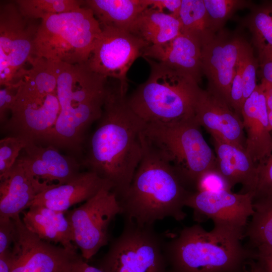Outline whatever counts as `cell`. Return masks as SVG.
<instances>
[{"label": "cell", "mask_w": 272, "mask_h": 272, "mask_svg": "<svg viewBox=\"0 0 272 272\" xmlns=\"http://www.w3.org/2000/svg\"><path fill=\"white\" fill-rule=\"evenodd\" d=\"M145 126L128 105L119 82L108 83L102 115L81 164L109 182L118 200L127 190L142 159Z\"/></svg>", "instance_id": "6da1fadb"}, {"label": "cell", "mask_w": 272, "mask_h": 272, "mask_svg": "<svg viewBox=\"0 0 272 272\" xmlns=\"http://www.w3.org/2000/svg\"><path fill=\"white\" fill-rule=\"evenodd\" d=\"M54 62L60 111L46 144L78 155L83 150L88 129L102 115L108 78L86 63Z\"/></svg>", "instance_id": "7a4b0ae2"}, {"label": "cell", "mask_w": 272, "mask_h": 272, "mask_svg": "<svg viewBox=\"0 0 272 272\" xmlns=\"http://www.w3.org/2000/svg\"><path fill=\"white\" fill-rule=\"evenodd\" d=\"M143 154L131 183L119 199L124 220L154 225L165 218L183 220L185 201L190 193L173 166L142 135Z\"/></svg>", "instance_id": "3957f363"}, {"label": "cell", "mask_w": 272, "mask_h": 272, "mask_svg": "<svg viewBox=\"0 0 272 272\" xmlns=\"http://www.w3.org/2000/svg\"><path fill=\"white\" fill-rule=\"evenodd\" d=\"M244 233L198 223L184 227L164 245L167 272H245L254 251L241 240Z\"/></svg>", "instance_id": "277c9868"}, {"label": "cell", "mask_w": 272, "mask_h": 272, "mask_svg": "<svg viewBox=\"0 0 272 272\" xmlns=\"http://www.w3.org/2000/svg\"><path fill=\"white\" fill-rule=\"evenodd\" d=\"M30 64L18 83L11 115L4 127L10 135L46 143L60 111L57 76L54 63L47 59L36 57Z\"/></svg>", "instance_id": "5b68a950"}, {"label": "cell", "mask_w": 272, "mask_h": 272, "mask_svg": "<svg viewBox=\"0 0 272 272\" xmlns=\"http://www.w3.org/2000/svg\"><path fill=\"white\" fill-rule=\"evenodd\" d=\"M148 79L127 97V104L146 124H166L193 117L202 90L192 78L151 58Z\"/></svg>", "instance_id": "8992f818"}, {"label": "cell", "mask_w": 272, "mask_h": 272, "mask_svg": "<svg viewBox=\"0 0 272 272\" xmlns=\"http://www.w3.org/2000/svg\"><path fill=\"white\" fill-rule=\"evenodd\" d=\"M194 116L176 122L146 124L143 134L173 166L184 186L195 191L205 172L216 169L215 154Z\"/></svg>", "instance_id": "52a82bcc"}, {"label": "cell", "mask_w": 272, "mask_h": 272, "mask_svg": "<svg viewBox=\"0 0 272 272\" xmlns=\"http://www.w3.org/2000/svg\"><path fill=\"white\" fill-rule=\"evenodd\" d=\"M102 33L93 12L83 6L41 20L34 40V56L55 62L86 63Z\"/></svg>", "instance_id": "ba28073f"}, {"label": "cell", "mask_w": 272, "mask_h": 272, "mask_svg": "<svg viewBox=\"0 0 272 272\" xmlns=\"http://www.w3.org/2000/svg\"><path fill=\"white\" fill-rule=\"evenodd\" d=\"M165 242L153 225L124 220L121 234L97 266L104 272H167Z\"/></svg>", "instance_id": "9c48e42d"}, {"label": "cell", "mask_w": 272, "mask_h": 272, "mask_svg": "<svg viewBox=\"0 0 272 272\" xmlns=\"http://www.w3.org/2000/svg\"><path fill=\"white\" fill-rule=\"evenodd\" d=\"M39 23L25 17L15 1L0 3V86L17 84L34 57Z\"/></svg>", "instance_id": "30bf717a"}, {"label": "cell", "mask_w": 272, "mask_h": 272, "mask_svg": "<svg viewBox=\"0 0 272 272\" xmlns=\"http://www.w3.org/2000/svg\"><path fill=\"white\" fill-rule=\"evenodd\" d=\"M122 208L108 184L85 202L67 212L73 242L85 259H91L109 241L108 228Z\"/></svg>", "instance_id": "8fae6325"}, {"label": "cell", "mask_w": 272, "mask_h": 272, "mask_svg": "<svg viewBox=\"0 0 272 272\" xmlns=\"http://www.w3.org/2000/svg\"><path fill=\"white\" fill-rule=\"evenodd\" d=\"M101 28V34L86 63L93 71L118 81L122 91L126 94L127 73L150 45L130 32L113 27Z\"/></svg>", "instance_id": "7c38bea8"}, {"label": "cell", "mask_w": 272, "mask_h": 272, "mask_svg": "<svg viewBox=\"0 0 272 272\" xmlns=\"http://www.w3.org/2000/svg\"><path fill=\"white\" fill-rule=\"evenodd\" d=\"M253 195L226 190L190 192L184 205L193 210V219L199 224L212 220L214 226L244 233L254 213Z\"/></svg>", "instance_id": "4fadbf2b"}, {"label": "cell", "mask_w": 272, "mask_h": 272, "mask_svg": "<svg viewBox=\"0 0 272 272\" xmlns=\"http://www.w3.org/2000/svg\"><path fill=\"white\" fill-rule=\"evenodd\" d=\"M15 238L12 272H66L80 254L40 239L25 226L20 216L14 218Z\"/></svg>", "instance_id": "5bb4252c"}, {"label": "cell", "mask_w": 272, "mask_h": 272, "mask_svg": "<svg viewBox=\"0 0 272 272\" xmlns=\"http://www.w3.org/2000/svg\"><path fill=\"white\" fill-rule=\"evenodd\" d=\"M243 39L238 33L223 28L201 48L203 74L208 80V87L228 104Z\"/></svg>", "instance_id": "9a60e30c"}, {"label": "cell", "mask_w": 272, "mask_h": 272, "mask_svg": "<svg viewBox=\"0 0 272 272\" xmlns=\"http://www.w3.org/2000/svg\"><path fill=\"white\" fill-rule=\"evenodd\" d=\"M194 118L211 135L245 149L246 137L242 119L219 94L207 87L197 100Z\"/></svg>", "instance_id": "2e32d148"}, {"label": "cell", "mask_w": 272, "mask_h": 272, "mask_svg": "<svg viewBox=\"0 0 272 272\" xmlns=\"http://www.w3.org/2000/svg\"><path fill=\"white\" fill-rule=\"evenodd\" d=\"M59 150L51 145L43 146L30 140L17 161L34 178L62 184L80 173L81 164L74 156L64 155Z\"/></svg>", "instance_id": "e0dca14e"}, {"label": "cell", "mask_w": 272, "mask_h": 272, "mask_svg": "<svg viewBox=\"0 0 272 272\" xmlns=\"http://www.w3.org/2000/svg\"><path fill=\"white\" fill-rule=\"evenodd\" d=\"M241 117L246 132V152L257 164L272 154V134L269 129L264 86L262 82L257 85L244 102Z\"/></svg>", "instance_id": "ac0fdd59"}, {"label": "cell", "mask_w": 272, "mask_h": 272, "mask_svg": "<svg viewBox=\"0 0 272 272\" xmlns=\"http://www.w3.org/2000/svg\"><path fill=\"white\" fill-rule=\"evenodd\" d=\"M201 48L195 39L181 33L165 43L149 45L142 57L162 63L199 83L203 76Z\"/></svg>", "instance_id": "d6986e66"}, {"label": "cell", "mask_w": 272, "mask_h": 272, "mask_svg": "<svg viewBox=\"0 0 272 272\" xmlns=\"http://www.w3.org/2000/svg\"><path fill=\"white\" fill-rule=\"evenodd\" d=\"M211 137L216 158V169L232 188L239 183L242 185L240 193L254 195L258 182L257 164L245 149L217 136Z\"/></svg>", "instance_id": "ffe728a7"}, {"label": "cell", "mask_w": 272, "mask_h": 272, "mask_svg": "<svg viewBox=\"0 0 272 272\" xmlns=\"http://www.w3.org/2000/svg\"><path fill=\"white\" fill-rule=\"evenodd\" d=\"M108 184L111 185L93 171L80 172L67 183L53 184L39 193L30 207L42 206L64 213L73 206L89 199Z\"/></svg>", "instance_id": "44dd1931"}, {"label": "cell", "mask_w": 272, "mask_h": 272, "mask_svg": "<svg viewBox=\"0 0 272 272\" xmlns=\"http://www.w3.org/2000/svg\"><path fill=\"white\" fill-rule=\"evenodd\" d=\"M0 181V218L20 216L39 193L53 184L30 176L18 161Z\"/></svg>", "instance_id": "7402d4cb"}, {"label": "cell", "mask_w": 272, "mask_h": 272, "mask_svg": "<svg viewBox=\"0 0 272 272\" xmlns=\"http://www.w3.org/2000/svg\"><path fill=\"white\" fill-rule=\"evenodd\" d=\"M22 220L26 227L40 239L77 252L71 227L64 213L42 206H32L23 212Z\"/></svg>", "instance_id": "603a6c76"}, {"label": "cell", "mask_w": 272, "mask_h": 272, "mask_svg": "<svg viewBox=\"0 0 272 272\" xmlns=\"http://www.w3.org/2000/svg\"><path fill=\"white\" fill-rule=\"evenodd\" d=\"M83 6L92 10L101 27H113L130 32L148 0H86Z\"/></svg>", "instance_id": "cb8c5ba5"}, {"label": "cell", "mask_w": 272, "mask_h": 272, "mask_svg": "<svg viewBox=\"0 0 272 272\" xmlns=\"http://www.w3.org/2000/svg\"><path fill=\"white\" fill-rule=\"evenodd\" d=\"M179 18L148 8L140 15L131 31L151 45L168 42L181 33Z\"/></svg>", "instance_id": "d4e9b609"}, {"label": "cell", "mask_w": 272, "mask_h": 272, "mask_svg": "<svg viewBox=\"0 0 272 272\" xmlns=\"http://www.w3.org/2000/svg\"><path fill=\"white\" fill-rule=\"evenodd\" d=\"M254 213L248 223L244 238L249 249L272 250V198L253 201Z\"/></svg>", "instance_id": "484cf974"}, {"label": "cell", "mask_w": 272, "mask_h": 272, "mask_svg": "<svg viewBox=\"0 0 272 272\" xmlns=\"http://www.w3.org/2000/svg\"><path fill=\"white\" fill-rule=\"evenodd\" d=\"M244 23L252 36V43L258 53V61L272 53V2L253 6Z\"/></svg>", "instance_id": "4316f807"}, {"label": "cell", "mask_w": 272, "mask_h": 272, "mask_svg": "<svg viewBox=\"0 0 272 272\" xmlns=\"http://www.w3.org/2000/svg\"><path fill=\"white\" fill-rule=\"evenodd\" d=\"M179 19L181 33L195 39L201 47L216 34L210 26L203 0H182Z\"/></svg>", "instance_id": "83f0119b"}, {"label": "cell", "mask_w": 272, "mask_h": 272, "mask_svg": "<svg viewBox=\"0 0 272 272\" xmlns=\"http://www.w3.org/2000/svg\"><path fill=\"white\" fill-rule=\"evenodd\" d=\"M21 14L29 19L41 20L54 14L69 12L83 6L78 0H16Z\"/></svg>", "instance_id": "f1b7e54d"}, {"label": "cell", "mask_w": 272, "mask_h": 272, "mask_svg": "<svg viewBox=\"0 0 272 272\" xmlns=\"http://www.w3.org/2000/svg\"><path fill=\"white\" fill-rule=\"evenodd\" d=\"M210 26L215 33L224 28L227 21L239 10L253 6L250 1L203 0Z\"/></svg>", "instance_id": "f546056e"}, {"label": "cell", "mask_w": 272, "mask_h": 272, "mask_svg": "<svg viewBox=\"0 0 272 272\" xmlns=\"http://www.w3.org/2000/svg\"><path fill=\"white\" fill-rule=\"evenodd\" d=\"M238 63L241 69L245 101L257 85L256 79L259 64L252 47L244 38L240 48Z\"/></svg>", "instance_id": "4dcf8cb0"}, {"label": "cell", "mask_w": 272, "mask_h": 272, "mask_svg": "<svg viewBox=\"0 0 272 272\" xmlns=\"http://www.w3.org/2000/svg\"><path fill=\"white\" fill-rule=\"evenodd\" d=\"M29 141L25 137L13 135L0 140V180L10 172Z\"/></svg>", "instance_id": "1f68e13d"}, {"label": "cell", "mask_w": 272, "mask_h": 272, "mask_svg": "<svg viewBox=\"0 0 272 272\" xmlns=\"http://www.w3.org/2000/svg\"><path fill=\"white\" fill-rule=\"evenodd\" d=\"M258 182L253 201L272 198V154L257 164Z\"/></svg>", "instance_id": "d6a6232c"}, {"label": "cell", "mask_w": 272, "mask_h": 272, "mask_svg": "<svg viewBox=\"0 0 272 272\" xmlns=\"http://www.w3.org/2000/svg\"><path fill=\"white\" fill-rule=\"evenodd\" d=\"M232 187L215 169L203 173L198 179L195 191H231Z\"/></svg>", "instance_id": "836d02e7"}, {"label": "cell", "mask_w": 272, "mask_h": 272, "mask_svg": "<svg viewBox=\"0 0 272 272\" xmlns=\"http://www.w3.org/2000/svg\"><path fill=\"white\" fill-rule=\"evenodd\" d=\"M243 85L240 67L237 63L229 99V104L235 113L242 119V109L244 103Z\"/></svg>", "instance_id": "e575fe53"}, {"label": "cell", "mask_w": 272, "mask_h": 272, "mask_svg": "<svg viewBox=\"0 0 272 272\" xmlns=\"http://www.w3.org/2000/svg\"><path fill=\"white\" fill-rule=\"evenodd\" d=\"M18 84L15 85L1 86L0 89V123L5 124L7 121V116L13 105Z\"/></svg>", "instance_id": "d590c367"}, {"label": "cell", "mask_w": 272, "mask_h": 272, "mask_svg": "<svg viewBox=\"0 0 272 272\" xmlns=\"http://www.w3.org/2000/svg\"><path fill=\"white\" fill-rule=\"evenodd\" d=\"M15 234L14 219L0 218V253L12 248L15 238Z\"/></svg>", "instance_id": "8d00e7d4"}, {"label": "cell", "mask_w": 272, "mask_h": 272, "mask_svg": "<svg viewBox=\"0 0 272 272\" xmlns=\"http://www.w3.org/2000/svg\"><path fill=\"white\" fill-rule=\"evenodd\" d=\"M248 268L252 272H272V250L254 251Z\"/></svg>", "instance_id": "74e56055"}, {"label": "cell", "mask_w": 272, "mask_h": 272, "mask_svg": "<svg viewBox=\"0 0 272 272\" xmlns=\"http://www.w3.org/2000/svg\"><path fill=\"white\" fill-rule=\"evenodd\" d=\"M148 3L149 8L163 13L167 10L170 15L179 18L182 0H148Z\"/></svg>", "instance_id": "f35d334b"}, {"label": "cell", "mask_w": 272, "mask_h": 272, "mask_svg": "<svg viewBox=\"0 0 272 272\" xmlns=\"http://www.w3.org/2000/svg\"><path fill=\"white\" fill-rule=\"evenodd\" d=\"M66 272H104L98 266L89 265L84 261L81 255L77 257L70 264Z\"/></svg>", "instance_id": "ab89813d"}, {"label": "cell", "mask_w": 272, "mask_h": 272, "mask_svg": "<svg viewBox=\"0 0 272 272\" xmlns=\"http://www.w3.org/2000/svg\"><path fill=\"white\" fill-rule=\"evenodd\" d=\"M15 263V259L12 248L0 253V272H12Z\"/></svg>", "instance_id": "60d3db41"}, {"label": "cell", "mask_w": 272, "mask_h": 272, "mask_svg": "<svg viewBox=\"0 0 272 272\" xmlns=\"http://www.w3.org/2000/svg\"><path fill=\"white\" fill-rule=\"evenodd\" d=\"M261 81L272 85V59H264L258 61Z\"/></svg>", "instance_id": "b9f144b4"}, {"label": "cell", "mask_w": 272, "mask_h": 272, "mask_svg": "<svg viewBox=\"0 0 272 272\" xmlns=\"http://www.w3.org/2000/svg\"><path fill=\"white\" fill-rule=\"evenodd\" d=\"M264 86L267 117L270 132L272 134V85L261 81Z\"/></svg>", "instance_id": "7bdbcfd3"}, {"label": "cell", "mask_w": 272, "mask_h": 272, "mask_svg": "<svg viewBox=\"0 0 272 272\" xmlns=\"http://www.w3.org/2000/svg\"><path fill=\"white\" fill-rule=\"evenodd\" d=\"M272 59V53L270 55H269L268 57H267L266 58L262 59L261 60H263V59ZM260 60H259V61H260Z\"/></svg>", "instance_id": "ee69618b"}, {"label": "cell", "mask_w": 272, "mask_h": 272, "mask_svg": "<svg viewBox=\"0 0 272 272\" xmlns=\"http://www.w3.org/2000/svg\"><path fill=\"white\" fill-rule=\"evenodd\" d=\"M245 272H252V271L250 270L248 268H247Z\"/></svg>", "instance_id": "f6af8a7d"}, {"label": "cell", "mask_w": 272, "mask_h": 272, "mask_svg": "<svg viewBox=\"0 0 272 272\" xmlns=\"http://www.w3.org/2000/svg\"><path fill=\"white\" fill-rule=\"evenodd\" d=\"M271 2H272V1H271Z\"/></svg>", "instance_id": "bcb514c9"}]
</instances>
